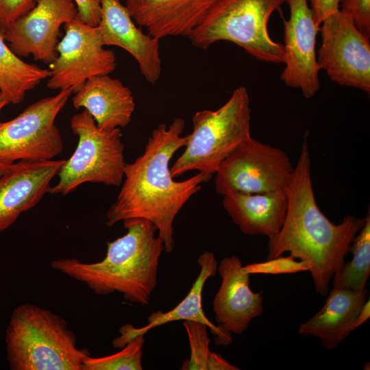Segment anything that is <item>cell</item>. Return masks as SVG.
I'll use <instances>...</instances> for the list:
<instances>
[{"label": "cell", "instance_id": "4", "mask_svg": "<svg viewBox=\"0 0 370 370\" xmlns=\"http://www.w3.org/2000/svg\"><path fill=\"white\" fill-rule=\"evenodd\" d=\"M7 359L12 370H82L86 349L61 316L33 304L12 311L5 330Z\"/></svg>", "mask_w": 370, "mask_h": 370}, {"label": "cell", "instance_id": "9", "mask_svg": "<svg viewBox=\"0 0 370 370\" xmlns=\"http://www.w3.org/2000/svg\"><path fill=\"white\" fill-rule=\"evenodd\" d=\"M293 169L286 152L251 137L219 165L215 173L216 190L224 195L284 190Z\"/></svg>", "mask_w": 370, "mask_h": 370}, {"label": "cell", "instance_id": "12", "mask_svg": "<svg viewBox=\"0 0 370 370\" xmlns=\"http://www.w3.org/2000/svg\"><path fill=\"white\" fill-rule=\"evenodd\" d=\"M73 0H37L34 7L3 33L10 49L18 57L52 63L62 25L77 18Z\"/></svg>", "mask_w": 370, "mask_h": 370}, {"label": "cell", "instance_id": "26", "mask_svg": "<svg viewBox=\"0 0 370 370\" xmlns=\"http://www.w3.org/2000/svg\"><path fill=\"white\" fill-rule=\"evenodd\" d=\"M244 270L251 274H284L308 271V267L303 262L296 261L289 255L267 259L266 262L252 263L243 267Z\"/></svg>", "mask_w": 370, "mask_h": 370}, {"label": "cell", "instance_id": "32", "mask_svg": "<svg viewBox=\"0 0 370 370\" xmlns=\"http://www.w3.org/2000/svg\"><path fill=\"white\" fill-rule=\"evenodd\" d=\"M370 317V301H365L360 310L352 328L354 330L362 325Z\"/></svg>", "mask_w": 370, "mask_h": 370}, {"label": "cell", "instance_id": "1", "mask_svg": "<svg viewBox=\"0 0 370 370\" xmlns=\"http://www.w3.org/2000/svg\"><path fill=\"white\" fill-rule=\"evenodd\" d=\"M185 121L175 118L167 127L160 124L151 132L143 153L132 163H125L123 184L115 202L106 214V225L112 226L129 219H143L152 223L163 242L164 251H173V221L187 201L212 175L198 174L175 181L170 172V161L186 146L188 135L182 136Z\"/></svg>", "mask_w": 370, "mask_h": 370}, {"label": "cell", "instance_id": "30", "mask_svg": "<svg viewBox=\"0 0 370 370\" xmlns=\"http://www.w3.org/2000/svg\"><path fill=\"white\" fill-rule=\"evenodd\" d=\"M310 3L314 21L320 26L328 16L340 10L339 0H308Z\"/></svg>", "mask_w": 370, "mask_h": 370}, {"label": "cell", "instance_id": "8", "mask_svg": "<svg viewBox=\"0 0 370 370\" xmlns=\"http://www.w3.org/2000/svg\"><path fill=\"white\" fill-rule=\"evenodd\" d=\"M73 93L71 88L60 90L0 122V162L51 160L60 155L64 145L55 120Z\"/></svg>", "mask_w": 370, "mask_h": 370}, {"label": "cell", "instance_id": "21", "mask_svg": "<svg viewBox=\"0 0 370 370\" xmlns=\"http://www.w3.org/2000/svg\"><path fill=\"white\" fill-rule=\"evenodd\" d=\"M367 290L334 288L324 306L298 330L299 334L313 336L328 349L336 347L352 331L353 323L367 299Z\"/></svg>", "mask_w": 370, "mask_h": 370}, {"label": "cell", "instance_id": "22", "mask_svg": "<svg viewBox=\"0 0 370 370\" xmlns=\"http://www.w3.org/2000/svg\"><path fill=\"white\" fill-rule=\"evenodd\" d=\"M49 75V69L29 64L17 56L0 31V95L8 103H20L27 92Z\"/></svg>", "mask_w": 370, "mask_h": 370}, {"label": "cell", "instance_id": "27", "mask_svg": "<svg viewBox=\"0 0 370 370\" xmlns=\"http://www.w3.org/2000/svg\"><path fill=\"white\" fill-rule=\"evenodd\" d=\"M340 5V10L350 16L356 27L369 38L370 0H339Z\"/></svg>", "mask_w": 370, "mask_h": 370}, {"label": "cell", "instance_id": "7", "mask_svg": "<svg viewBox=\"0 0 370 370\" xmlns=\"http://www.w3.org/2000/svg\"><path fill=\"white\" fill-rule=\"evenodd\" d=\"M70 125L78 143L71 156L64 160L57 174L59 181L49 193L66 195L86 182L121 185L125 162L121 128L100 130L85 109L72 116Z\"/></svg>", "mask_w": 370, "mask_h": 370}, {"label": "cell", "instance_id": "33", "mask_svg": "<svg viewBox=\"0 0 370 370\" xmlns=\"http://www.w3.org/2000/svg\"><path fill=\"white\" fill-rule=\"evenodd\" d=\"M14 163L0 162V176L8 171Z\"/></svg>", "mask_w": 370, "mask_h": 370}, {"label": "cell", "instance_id": "15", "mask_svg": "<svg viewBox=\"0 0 370 370\" xmlns=\"http://www.w3.org/2000/svg\"><path fill=\"white\" fill-rule=\"evenodd\" d=\"M101 15L97 25L103 45L120 47L136 61L145 79L156 84L161 75L159 40L136 24L120 0H100Z\"/></svg>", "mask_w": 370, "mask_h": 370}, {"label": "cell", "instance_id": "25", "mask_svg": "<svg viewBox=\"0 0 370 370\" xmlns=\"http://www.w3.org/2000/svg\"><path fill=\"white\" fill-rule=\"evenodd\" d=\"M183 325L188 338L190 356L184 362L182 369L208 370L212 353L209 349L210 340L208 336V326L193 321H183Z\"/></svg>", "mask_w": 370, "mask_h": 370}, {"label": "cell", "instance_id": "24", "mask_svg": "<svg viewBox=\"0 0 370 370\" xmlns=\"http://www.w3.org/2000/svg\"><path fill=\"white\" fill-rule=\"evenodd\" d=\"M144 343V335H138L116 353L101 357L88 356L82 370H142Z\"/></svg>", "mask_w": 370, "mask_h": 370}, {"label": "cell", "instance_id": "16", "mask_svg": "<svg viewBox=\"0 0 370 370\" xmlns=\"http://www.w3.org/2000/svg\"><path fill=\"white\" fill-rule=\"evenodd\" d=\"M64 160L18 161L0 176V232L49 193L52 179Z\"/></svg>", "mask_w": 370, "mask_h": 370}, {"label": "cell", "instance_id": "17", "mask_svg": "<svg viewBox=\"0 0 370 370\" xmlns=\"http://www.w3.org/2000/svg\"><path fill=\"white\" fill-rule=\"evenodd\" d=\"M136 24L160 40L187 37L218 0H123Z\"/></svg>", "mask_w": 370, "mask_h": 370}, {"label": "cell", "instance_id": "10", "mask_svg": "<svg viewBox=\"0 0 370 370\" xmlns=\"http://www.w3.org/2000/svg\"><path fill=\"white\" fill-rule=\"evenodd\" d=\"M320 26L321 44L317 55L320 70L339 85L369 94V38L341 10L326 17Z\"/></svg>", "mask_w": 370, "mask_h": 370}, {"label": "cell", "instance_id": "6", "mask_svg": "<svg viewBox=\"0 0 370 370\" xmlns=\"http://www.w3.org/2000/svg\"><path fill=\"white\" fill-rule=\"evenodd\" d=\"M286 1L218 0L188 38L200 49L219 41L231 42L258 60L284 64L283 45L270 37L268 22Z\"/></svg>", "mask_w": 370, "mask_h": 370}, {"label": "cell", "instance_id": "3", "mask_svg": "<svg viewBox=\"0 0 370 370\" xmlns=\"http://www.w3.org/2000/svg\"><path fill=\"white\" fill-rule=\"evenodd\" d=\"M127 232L107 243L104 258L83 262L77 258L53 260V269L85 283L95 294L119 292L132 303L143 306L149 302L157 286L159 259L164 251L155 225L143 219L123 221Z\"/></svg>", "mask_w": 370, "mask_h": 370}, {"label": "cell", "instance_id": "28", "mask_svg": "<svg viewBox=\"0 0 370 370\" xmlns=\"http://www.w3.org/2000/svg\"><path fill=\"white\" fill-rule=\"evenodd\" d=\"M37 0H0V31L5 30L15 21L31 10Z\"/></svg>", "mask_w": 370, "mask_h": 370}, {"label": "cell", "instance_id": "34", "mask_svg": "<svg viewBox=\"0 0 370 370\" xmlns=\"http://www.w3.org/2000/svg\"><path fill=\"white\" fill-rule=\"evenodd\" d=\"M7 104H8V102L0 95V112Z\"/></svg>", "mask_w": 370, "mask_h": 370}, {"label": "cell", "instance_id": "19", "mask_svg": "<svg viewBox=\"0 0 370 370\" xmlns=\"http://www.w3.org/2000/svg\"><path fill=\"white\" fill-rule=\"evenodd\" d=\"M75 108H84L101 130L125 127L131 122L135 101L131 90L109 75L87 79L74 92Z\"/></svg>", "mask_w": 370, "mask_h": 370}, {"label": "cell", "instance_id": "23", "mask_svg": "<svg viewBox=\"0 0 370 370\" xmlns=\"http://www.w3.org/2000/svg\"><path fill=\"white\" fill-rule=\"evenodd\" d=\"M349 252L353 258L349 262H344L333 276V287L352 291L364 289L370 275L369 208L365 223L353 239Z\"/></svg>", "mask_w": 370, "mask_h": 370}, {"label": "cell", "instance_id": "20", "mask_svg": "<svg viewBox=\"0 0 370 370\" xmlns=\"http://www.w3.org/2000/svg\"><path fill=\"white\" fill-rule=\"evenodd\" d=\"M223 206L243 233L271 238L283 225L288 199L285 190L260 193L232 192L223 195Z\"/></svg>", "mask_w": 370, "mask_h": 370}, {"label": "cell", "instance_id": "13", "mask_svg": "<svg viewBox=\"0 0 370 370\" xmlns=\"http://www.w3.org/2000/svg\"><path fill=\"white\" fill-rule=\"evenodd\" d=\"M290 10L288 20L283 18L284 29V83L299 89L303 95L312 97L320 88L315 51L316 37L320 26L316 25L308 0H286Z\"/></svg>", "mask_w": 370, "mask_h": 370}, {"label": "cell", "instance_id": "29", "mask_svg": "<svg viewBox=\"0 0 370 370\" xmlns=\"http://www.w3.org/2000/svg\"><path fill=\"white\" fill-rule=\"evenodd\" d=\"M77 9V18L90 26H97L101 15L100 0H73Z\"/></svg>", "mask_w": 370, "mask_h": 370}, {"label": "cell", "instance_id": "5", "mask_svg": "<svg viewBox=\"0 0 370 370\" xmlns=\"http://www.w3.org/2000/svg\"><path fill=\"white\" fill-rule=\"evenodd\" d=\"M251 109L247 89L240 86L216 110H201L193 117L185 149L170 168L173 178L197 171L215 174L221 163L250 138Z\"/></svg>", "mask_w": 370, "mask_h": 370}, {"label": "cell", "instance_id": "18", "mask_svg": "<svg viewBox=\"0 0 370 370\" xmlns=\"http://www.w3.org/2000/svg\"><path fill=\"white\" fill-rule=\"evenodd\" d=\"M199 273L186 296L173 309L163 312H151L147 318V324L142 328H134L132 324L123 325L119 330L121 335L112 341L115 348H122L138 335H145L150 330L173 321H193L209 328L216 336L218 345H228L232 342V335L224 332L218 325L213 324L206 316L202 308V292L206 280L215 276L218 263L212 251H205L198 258Z\"/></svg>", "mask_w": 370, "mask_h": 370}, {"label": "cell", "instance_id": "31", "mask_svg": "<svg viewBox=\"0 0 370 370\" xmlns=\"http://www.w3.org/2000/svg\"><path fill=\"white\" fill-rule=\"evenodd\" d=\"M237 367L230 364L220 354L212 352L208 362V370H238Z\"/></svg>", "mask_w": 370, "mask_h": 370}, {"label": "cell", "instance_id": "2", "mask_svg": "<svg viewBox=\"0 0 370 370\" xmlns=\"http://www.w3.org/2000/svg\"><path fill=\"white\" fill-rule=\"evenodd\" d=\"M284 190L288 199L286 214L280 232L269 238L267 259L289 252L295 259L305 263L315 291L326 296L333 276L344 264L366 217L347 215L341 223L334 224L321 211L312 188L306 136Z\"/></svg>", "mask_w": 370, "mask_h": 370}, {"label": "cell", "instance_id": "14", "mask_svg": "<svg viewBox=\"0 0 370 370\" xmlns=\"http://www.w3.org/2000/svg\"><path fill=\"white\" fill-rule=\"evenodd\" d=\"M236 256L223 258L217 268L221 284L216 293L212 309L218 326L226 334H241L252 319L263 312L262 292L249 287V274Z\"/></svg>", "mask_w": 370, "mask_h": 370}, {"label": "cell", "instance_id": "11", "mask_svg": "<svg viewBox=\"0 0 370 370\" xmlns=\"http://www.w3.org/2000/svg\"><path fill=\"white\" fill-rule=\"evenodd\" d=\"M64 27L65 34L56 47L57 57L49 64V88H71L74 93L89 78L115 70V53L105 48L98 26L88 25L76 18Z\"/></svg>", "mask_w": 370, "mask_h": 370}]
</instances>
